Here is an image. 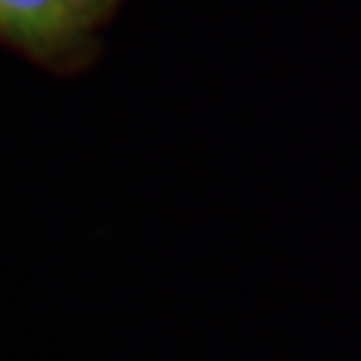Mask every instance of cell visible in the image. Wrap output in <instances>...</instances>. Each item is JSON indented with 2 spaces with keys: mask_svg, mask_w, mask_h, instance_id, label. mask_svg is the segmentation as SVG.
<instances>
[{
  "mask_svg": "<svg viewBox=\"0 0 361 361\" xmlns=\"http://www.w3.org/2000/svg\"><path fill=\"white\" fill-rule=\"evenodd\" d=\"M0 45L61 75L82 73L99 54L97 30L66 0H0Z\"/></svg>",
  "mask_w": 361,
  "mask_h": 361,
  "instance_id": "6da1fadb",
  "label": "cell"
},
{
  "mask_svg": "<svg viewBox=\"0 0 361 361\" xmlns=\"http://www.w3.org/2000/svg\"><path fill=\"white\" fill-rule=\"evenodd\" d=\"M123 4V0H66V6L75 13V18L87 25L90 30H99L106 21L115 16V9Z\"/></svg>",
  "mask_w": 361,
  "mask_h": 361,
  "instance_id": "7a4b0ae2",
  "label": "cell"
}]
</instances>
